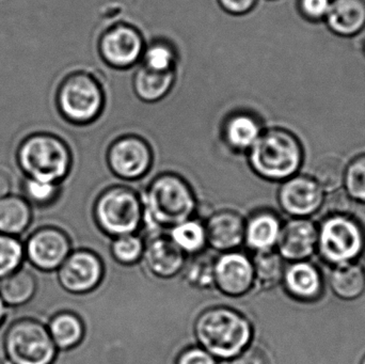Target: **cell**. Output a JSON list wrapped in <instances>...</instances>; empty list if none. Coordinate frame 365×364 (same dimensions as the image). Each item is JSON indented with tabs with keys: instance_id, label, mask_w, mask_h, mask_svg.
Masks as SVG:
<instances>
[{
	"instance_id": "12",
	"label": "cell",
	"mask_w": 365,
	"mask_h": 364,
	"mask_svg": "<svg viewBox=\"0 0 365 364\" xmlns=\"http://www.w3.org/2000/svg\"><path fill=\"white\" fill-rule=\"evenodd\" d=\"M25 258L41 271H56L73 251L72 243L66 232L53 227L34 231L23 241Z\"/></svg>"
},
{
	"instance_id": "41",
	"label": "cell",
	"mask_w": 365,
	"mask_h": 364,
	"mask_svg": "<svg viewBox=\"0 0 365 364\" xmlns=\"http://www.w3.org/2000/svg\"><path fill=\"white\" fill-rule=\"evenodd\" d=\"M11 308H9L8 306L4 303V301H2L1 297H0V327L4 324V321H6V316L10 313Z\"/></svg>"
},
{
	"instance_id": "9",
	"label": "cell",
	"mask_w": 365,
	"mask_h": 364,
	"mask_svg": "<svg viewBox=\"0 0 365 364\" xmlns=\"http://www.w3.org/2000/svg\"><path fill=\"white\" fill-rule=\"evenodd\" d=\"M145 44V36L136 25L120 21L102 32L96 48L108 68L128 71L140 63Z\"/></svg>"
},
{
	"instance_id": "34",
	"label": "cell",
	"mask_w": 365,
	"mask_h": 364,
	"mask_svg": "<svg viewBox=\"0 0 365 364\" xmlns=\"http://www.w3.org/2000/svg\"><path fill=\"white\" fill-rule=\"evenodd\" d=\"M59 192L58 183L26 177L21 184V196L24 197L31 207H43L51 204L57 199Z\"/></svg>"
},
{
	"instance_id": "13",
	"label": "cell",
	"mask_w": 365,
	"mask_h": 364,
	"mask_svg": "<svg viewBox=\"0 0 365 364\" xmlns=\"http://www.w3.org/2000/svg\"><path fill=\"white\" fill-rule=\"evenodd\" d=\"M215 288L227 297L245 296L255 288V271L251 256L240 250L215 256Z\"/></svg>"
},
{
	"instance_id": "46",
	"label": "cell",
	"mask_w": 365,
	"mask_h": 364,
	"mask_svg": "<svg viewBox=\"0 0 365 364\" xmlns=\"http://www.w3.org/2000/svg\"><path fill=\"white\" fill-rule=\"evenodd\" d=\"M268 1H274V0H268Z\"/></svg>"
},
{
	"instance_id": "3",
	"label": "cell",
	"mask_w": 365,
	"mask_h": 364,
	"mask_svg": "<svg viewBox=\"0 0 365 364\" xmlns=\"http://www.w3.org/2000/svg\"><path fill=\"white\" fill-rule=\"evenodd\" d=\"M252 172L261 180L283 182L297 175L304 162L300 139L281 126L266 128L246 154Z\"/></svg>"
},
{
	"instance_id": "19",
	"label": "cell",
	"mask_w": 365,
	"mask_h": 364,
	"mask_svg": "<svg viewBox=\"0 0 365 364\" xmlns=\"http://www.w3.org/2000/svg\"><path fill=\"white\" fill-rule=\"evenodd\" d=\"M282 284L289 296L304 303L317 301L324 292L323 276L308 260L292 262L285 266Z\"/></svg>"
},
{
	"instance_id": "24",
	"label": "cell",
	"mask_w": 365,
	"mask_h": 364,
	"mask_svg": "<svg viewBox=\"0 0 365 364\" xmlns=\"http://www.w3.org/2000/svg\"><path fill=\"white\" fill-rule=\"evenodd\" d=\"M47 329L59 352L75 350L85 339V324L74 312L60 311L53 314L47 322Z\"/></svg>"
},
{
	"instance_id": "27",
	"label": "cell",
	"mask_w": 365,
	"mask_h": 364,
	"mask_svg": "<svg viewBox=\"0 0 365 364\" xmlns=\"http://www.w3.org/2000/svg\"><path fill=\"white\" fill-rule=\"evenodd\" d=\"M180 51L169 38H155L145 44L140 64L155 72H171L180 64Z\"/></svg>"
},
{
	"instance_id": "39",
	"label": "cell",
	"mask_w": 365,
	"mask_h": 364,
	"mask_svg": "<svg viewBox=\"0 0 365 364\" xmlns=\"http://www.w3.org/2000/svg\"><path fill=\"white\" fill-rule=\"evenodd\" d=\"M231 364H270V361L261 348L250 345L232 359Z\"/></svg>"
},
{
	"instance_id": "5",
	"label": "cell",
	"mask_w": 365,
	"mask_h": 364,
	"mask_svg": "<svg viewBox=\"0 0 365 364\" xmlns=\"http://www.w3.org/2000/svg\"><path fill=\"white\" fill-rule=\"evenodd\" d=\"M17 162L25 177L61 183L71 171L72 153L66 142L56 135H30L17 150Z\"/></svg>"
},
{
	"instance_id": "8",
	"label": "cell",
	"mask_w": 365,
	"mask_h": 364,
	"mask_svg": "<svg viewBox=\"0 0 365 364\" xmlns=\"http://www.w3.org/2000/svg\"><path fill=\"white\" fill-rule=\"evenodd\" d=\"M365 233L360 222L346 213H334L317 227V248L328 264L354 263L364 252Z\"/></svg>"
},
{
	"instance_id": "4",
	"label": "cell",
	"mask_w": 365,
	"mask_h": 364,
	"mask_svg": "<svg viewBox=\"0 0 365 364\" xmlns=\"http://www.w3.org/2000/svg\"><path fill=\"white\" fill-rule=\"evenodd\" d=\"M56 103L64 120L75 125H88L102 115L106 106V93L93 73L78 70L62 79Z\"/></svg>"
},
{
	"instance_id": "23",
	"label": "cell",
	"mask_w": 365,
	"mask_h": 364,
	"mask_svg": "<svg viewBox=\"0 0 365 364\" xmlns=\"http://www.w3.org/2000/svg\"><path fill=\"white\" fill-rule=\"evenodd\" d=\"M36 290L34 267L26 260L16 271L0 280V297L9 308L27 305L36 296Z\"/></svg>"
},
{
	"instance_id": "16",
	"label": "cell",
	"mask_w": 365,
	"mask_h": 364,
	"mask_svg": "<svg viewBox=\"0 0 365 364\" xmlns=\"http://www.w3.org/2000/svg\"><path fill=\"white\" fill-rule=\"evenodd\" d=\"M204 224L207 247L214 251H233L244 245L246 217L237 211L222 209L212 212Z\"/></svg>"
},
{
	"instance_id": "43",
	"label": "cell",
	"mask_w": 365,
	"mask_h": 364,
	"mask_svg": "<svg viewBox=\"0 0 365 364\" xmlns=\"http://www.w3.org/2000/svg\"><path fill=\"white\" fill-rule=\"evenodd\" d=\"M361 364H365V356H364V359H362V363H361Z\"/></svg>"
},
{
	"instance_id": "42",
	"label": "cell",
	"mask_w": 365,
	"mask_h": 364,
	"mask_svg": "<svg viewBox=\"0 0 365 364\" xmlns=\"http://www.w3.org/2000/svg\"><path fill=\"white\" fill-rule=\"evenodd\" d=\"M34 297H36V296H34ZM36 299H38V298H36ZM41 305H42V303H41ZM44 313H45V311H44ZM45 324H46V316H45Z\"/></svg>"
},
{
	"instance_id": "28",
	"label": "cell",
	"mask_w": 365,
	"mask_h": 364,
	"mask_svg": "<svg viewBox=\"0 0 365 364\" xmlns=\"http://www.w3.org/2000/svg\"><path fill=\"white\" fill-rule=\"evenodd\" d=\"M168 236L186 256L200 254L207 247L205 224L201 218H190L173 227Z\"/></svg>"
},
{
	"instance_id": "10",
	"label": "cell",
	"mask_w": 365,
	"mask_h": 364,
	"mask_svg": "<svg viewBox=\"0 0 365 364\" xmlns=\"http://www.w3.org/2000/svg\"><path fill=\"white\" fill-rule=\"evenodd\" d=\"M111 172L123 181H138L147 177L153 166V150L149 141L136 134L115 137L106 152Z\"/></svg>"
},
{
	"instance_id": "45",
	"label": "cell",
	"mask_w": 365,
	"mask_h": 364,
	"mask_svg": "<svg viewBox=\"0 0 365 364\" xmlns=\"http://www.w3.org/2000/svg\"><path fill=\"white\" fill-rule=\"evenodd\" d=\"M364 269V276H365V264H364V269Z\"/></svg>"
},
{
	"instance_id": "31",
	"label": "cell",
	"mask_w": 365,
	"mask_h": 364,
	"mask_svg": "<svg viewBox=\"0 0 365 364\" xmlns=\"http://www.w3.org/2000/svg\"><path fill=\"white\" fill-rule=\"evenodd\" d=\"M346 165L336 156L322 158L314 168L313 179L319 184L324 192L334 194L343 187Z\"/></svg>"
},
{
	"instance_id": "30",
	"label": "cell",
	"mask_w": 365,
	"mask_h": 364,
	"mask_svg": "<svg viewBox=\"0 0 365 364\" xmlns=\"http://www.w3.org/2000/svg\"><path fill=\"white\" fill-rule=\"evenodd\" d=\"M215 256L204 251L186 259L181 273L182 281L199 291H212L215 288Z\"/></svg>"
},
{
	"instance_id": "37",
	"label": "cell",
	"mask_w": 365,
	"mask_h": 364,
	"mask_svg": "<svg viewBox=\"0 0 365 364\" xmlns=\"http://www.w3.org/2000/svg\"><path fill=\"white\" fill-rule=\"evenodd\" d=\"M175 364H217V359L200 346H189L180 353Z\"/></svg>"
},
{
	"instance_id": "26",
	"label": "cell",
	"mask_w": 365,
	"mask_h": 364,
	"mask_svg": "<svg viewBox=\"0 0 365 364\" xmlns=\"http://www.w3.org/2000/svg\"><path fill=\"white\" fill-rule=\"evenodd\" d=\"M332 292L344 301H355L365 291L364 269L355 263L334 266L329 278Z\"/></svg>"
},
{
	"instance_id": "21",
	"label": "cell",
	"mask_w": 365,
	"mask_h": 364,
	"mask_svg": "<svg viewBox=\"0 0 365 364\" xmlns=\"http://www.w3.org/2000/svg\"><path fill=\"white\" fill-rule=\"evenodd\" d=\"M324 23L339 38L359 36L365 30V0H332Z\"/></svg>"
},
{
	"instance_id": "7",
	"label": "cell",
	"mask_w": 365,
	"mask_h": 364,
	"mask_svg": "<svg viewBox=\"0 0 365 364\" xmlns=\"http://www.w3.org/2000/svg\"><path fill=\"white\" fill-rule=\"evenodd\" d=\"M4 350L9 364H53L59 354L47 325L34 318H16L9 325Z\"/></svg>"
},
{
	"instance_id": "6",
	"label": "cell",
	"mask_w": 365,
	"mask_h": 364,
	"mask_svg": "<svg viewBox=\"0 0 365 364\" xmlns=\"http://www.w3.org/2000/svg\"><path fill=\"white\" fill-rule=\"evenodd\" d=\"M92 214L98 228L111 239L137 233L143 220L140 194L128 186L106 188L96 197Z\"/></svg>"
},
{
	"instance_id": "40",
	"label": "cell",
	"mask_w": 365,
	"mask_h": 364,
	"mask_svg": "<svg viewBox=\"0 0 365 364\" xmlns=\"http://www.w3.org/2000/svg\"><path fill=\"white\" fill-rule=\"evenodd\" d=\"M12 194H14L12 179L6 171L0 169V199Z\"/></svg>"
},
{
	"instance_id": "15",
	"label": "cell",
	"mask_w": 365,
	"mask_h": 364,
	"mask_svg": "<svg viewBox=\"0 0 365 364\" xmlns=\"http://www.w3.org/2000/svg\"><path fill=\"white\" fill-rule=\"evenodd\" d=\"M265 128L263 119L255 111L236 109L223 118L220 136L227 149L236 154H247Z\"/></svg>"
},
{
	"instance_id": "17",
	"label": "cell",
	"mask_w": 365,
	"mask_h": 364,
	"mask_svg": "<svg viewBox=\"0 0 365 364\" xmlns=\"http://www.w3.org/2000/svg\"><path fill=\"white\" fill-rule=\"evenodd\" d=\"M317 248V227L309 218H293L282 224L277 252L283 260L297 262L308 260Z\"/></svg>"
},
{
	"instance_id": "11",
	"label": "cell",
	"mask_w": 365,
	"mask_h": 364,
	"mask_svg": "<svg viewBox=\"0 0 365 364\" xmlns=\"http://www.w3.org/2000/svg\"><path fill=\"white\" fill-rule=\"evenodd\" d=\"M104 276L103 259L89 249L73 250L56 271L58 284L66 293L73 295L93 292L102 284Z\"/></svg>"
},
{
	"instance_id": "35",
	"label": "cell",
	"mask_w": 365,
	"mask_h": 364,
	"mask_svg": "<svg viewBox=\"0 0 365 364\" xmlns=\"http://www.w3.org/2000/svg\"><path fill=\"white\" fill-rule=\"evenodd\" d=\"M343 187L349 198L365 204V153L356 156L346 165Z\"/></svg>"
},
{
	"instance_id": "29",
	"label": "cell",
	"mask_w": 365,
	"mask_h": 364,
	"mask_svg": "<svg viewBox=\"0 0 365 364\" xmlns=\"http://www.w3.org/2000/svg\"><path fill=\"white\" fill-rule=\"evenodd\" d=\"M251 260L255 271V286H257L263 290H272L282 282L284 260L277 250L253 252Z\"/></svg>"
},
{
	"instance_id": "20",
	"label": "cell",
	"mask_w": 365,
	"mask_h": 364,
	"mask_svg": "<svg viewBox=\"0 0 365 364\" xmlns=\"http://www.w3.org/2000/svg\"><path fill=\"white\" fill-rule=\"evenodd\" d=\"M282 224L280 216L272 209L252 212L246 218L244 245L252 252L274 249Z\"/></svg>"
},
{
	"instance_id": "2",
	"label": "cell",
	"mask_w": 365,
	"mask_h": 364,
	"mask_svg": "<svg viewBox=\"0 0 365 364\" xmlns=\"http://www.w3.org/2000/svg\"><path fill=\"white\" fill-rule=\"evenodd\" d=\"M200 348L219 360H232L250 346L255 328L245 314L227 306L206 308L193 321Z\"/></svg>"
},
{
	"instance_id": "44",
	"label": "cell",
	"mask_w": 365,
	"mask_h": 364,
	"mask_svg": "<svg viewBox=\"0 0 365 364\" xmlns=\"http://www.w3.org/2000/svg\"><path fill=\"white\" fill-rule=\"evenodd\" d=\"M364 53H365V38H364Z\"/></svg>"
},
{
	"instance_id": "25",
	"label": "cell",
	"mask_w": 365,
	"mask_h": 364,
	"mask_svg": "<svg viewBox=\"0 0 365 364\" xmlns=\"http://www.w3.org/2000/svg\"><path fill=\"white\" fill-rule=\"evenodd\" d=\"M32 222V207L24 197L9 194L0 199V233L21 239Z\"/></svg>"
},
{
	"instance_id": "18",
	"label": "cell",
	"mask_w": 365,
	"mask_h": 364,
	"mask_svg": "<svg viewBox=\"0 0 365 364\" xmlns=\"http://www.w3.org/2000/svg\"><path fill=\"white\" fill-rule=\"evenodd\" d=\"M186 256L171 241L168 234H156L145 241L143 261L145 269L154 277L160 279H171L180 275Z\"/></svg>"
},
{
	"instance_id": "22",
	"label": "cell",
	"mask_w": 365,
	"mask_h": 364,
	"mask_svg": "<svg viewBox=\"0 0 365 364\" xmlns=\"http://www.w3.org/2000/svg\"><path fill=\"white\" fill-rule=\"evenodd\" d=\"M175 80L177 70L155 72L139 63L132 75V89L137 100L143 104H156L170 94Z\"/></svg>"
},
{
	"instance_id": "33",
	"label": "cell",
	"mask_w": 365,
	"mask_h": 364,
	"mask_svg": "<svg viewBox=\"0 0 365 364\" xmlns=\"http://www.w3.org/2000/svg\"><path fill=\"white\" fill-rule=\"evenodd\" d=\"M25 260L23 241L0 233V280L16 271Z\"/></svg>"
},
{
	"instance_id": "1",
	"label": "cell",
	"mask_w": 365,
	"mask_h": 364,
	"mask_svg": "<svg viewBox=\"0 0 365 364\" xmlns=\"http://www.w3.org/2000/svg\"><path fill=\"white\" fill-rule=\"evenodd\" d=\"M143 226L149 235L162 234L185 220L195 217L199 202L188 182L181 175L163 172L148 182L140 194Z\"/></svg>"
},
{
	"instance_id": "14",
	"label": "cell",
	"mask_w": 365,
	"mask_h": 364,
	"mask_svg": "<svg viewBox=\"0 0 365 364\" xmlns=\"http://www.w3.org/2000/svg\"><path fill=\"white\" fill-rule=\"evenodd\" d=\"M325 192L310 175H296L282 182L278 190V203L287 215L308 218L321 209Z\"/></svg>"
},
{
	"instance_id": "38",
	"label": "cell",
	"mask_w": 365,
	"mask_h": 364,
	"mask_svg": "<svg viewBox=\"0 0 365 364\" xmlns=\"http://www.w3.org/2000/svg\"><path fill=\"white\" fill-rule=\"evenodd\" d=\"M219 8L232 16H244L252 12L259 0H216Z\"/></svg>"
},
{
	"instance_id": "36",
	"label": "cell",
	"mask_w": 365,
	"mask_h": 364,
	"mask_svg": "<svg viewBox=\"0 0 365 364\" xmlns=\"http://www.w3.org/2000/svg\"><path fill=\"white\" fill-rule=\"evenodd\" d=\"M332 0H297L298 13L304 21L310 23L324 21L331 6Z\"/></svg>"
},
{
	"instance_id": "32",
	"label": "cell",
	"mask_w": 365,
	"mask_h": 364,
	"mask_svg": "<svg viewBox=\"0 0 365 364\" xmlns=\"http://www.w3.org/2000/svg\"><path fill=\"white\" fill-rule=\"evenodd\" d=\"M111 258L118 264L132 266L143 260L145 239L137 233L113 237L109 247Z\"/></svg>"
}]
</instances>
